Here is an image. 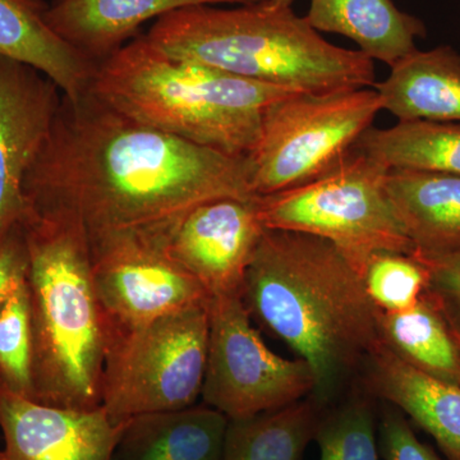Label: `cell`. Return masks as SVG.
I'll return each instance as SVG.
<instances>
[{
    "label": "cell",
    "mask_w": 460,
    "mask_h": 460,
    "mask_svg": "<svg viewBox=\"0 0 460 460\" xmlns=\"http://www.w3.org/2000/svg\"><path fill=\"white\" fill-rule=\"evenodd\" d=\"M380 438L385 460H443L417 438L407 417L393 405L381 417Z\"/></svg>",
    "instance_id": "cell-28"
},
{
    "label": "cell",
    "mask_w": 460,
    "mask_h": 460,
    "mask_svg": "<svg viewBox=\"0 0 460 460\" xmlns=\"http://www.w3.org/2000/svg\"><path fill=\"white\" fill-rule=\"evenodd\" d=\"M259 0H59L47 11V21L75 50L96 66L108 59L147 21L195 5L250 4Z\"/></svg>",
    "instance_id": "cell-15"
},
{
    "label": "cell",
    "mask_w": 460,
    "mask_h": 460,
    "mask_svg": "<svg viewBox=\"0 0 460 460\" xmlns=\"http://www.w3.org/2000/svg\"><path fill=\"white\" fill-rule=\"evenodd\" d=\"M256 198L205 202L190 211L169 238L168 255L211 298L242 295L248 266L266 229Z\"/></svg>",
    "instance_id": "cell-12"
},
{
    "label": "cell",
    "mask_w": 460,
    "mask_h": 460,
    "mask_svg": "<svg viewBox=\"0 0 460 460\" xmlns=\"http://www.w3.org/2000/svg\"><path fill=\"white\" fill-rule=\"evenodd\" d=\"M124 423L102 407H50L0 386V460H113Z\"/></svg>",
    "instance_id": "cell-13"
},
{
    "label": "cell",
    "mask_w": 460,
    "mask_h": 460,
    "mask_svg": "<svg viewBox=\"0 0 460 460\" xmlns=\"http://www.w3.org/2000/svg\"><path fill=\"white\" fill-rule=\"evenodd\" d=\"M374 396L359 385L321 414L314 440L320 460H380Z\"/></svg>",
    "instance_id": "cell-24"
},
{
    "label": "cell",
    "mask_w": 460,
    "mask_h": 460,
    "mask_svg": "<svg viewBox=\"0 0 460 460\" xmlns=\"http://www.w3.org/2000/svg\"><path fill=\"white\" fill-rule=\"evenodd\" d=\"M420 260L429 270L426 293L440 308L460 345V252Z\"/></svg>",
    "instance_id": "cell-27"
},
{
    "label": "cell",
    "mask_w": 460,
    "mask_h": 460,
    "mask_svg": "<svg viewBox=\"0 0 460 460\" xmlns=\"http://www.w3.org/2000/svg\"><path fill=\"white\" fill-rule=\"evenodd\" d=\"M62 99L59 87L40 71L0 57V241L25 217L23 183Z\"/></svg>",
    "instance_id": "cell-11"
},
{
    "label": "cell",
    "mask_w": 460,
    "mask_h": 460,
    "mask_svg": "<svg viewBox=\"0 0 460 460\" xmlns=\"http://www.w3.org/2000/svg\"><path fill=\"white\" fill-rule=\"evenodd\" d=\"M228 423L206 404L131 417L113 460H222Z\"/></svg>",
    "instance_id": "cell-19"
},
{
    "label": "cell",
    "mask_w": 460,
    "mask_h": 460,
    "mask_svg": "<svg viewBox=\"0 0 460 460\" xmlns=\"http://www.w3.org/2000/svg\"><path fill=\"white\" fill-rule=\"evenodd\" d=\"M27 289L33 332V401L102 407L109 323L93 279L89 237L71 211H26Z\"/></svg>",
    "instance_id": "cell-3"
},
{
    "label": "cell",
    "mask_w": 460,
    "mask_h": 460,
    "mask_svg": "<svg viewBox=\"0 0 460 460\" xmlns=\"http://www.w3.org/2000/svg\"><path fill=\"white\" fill-rule=\"evenodd\" d=\"M459 2H460V0H459Z\"/></svg>",
    "instance_id": "cell-32"
},
{
    "label": "cell",
    "mask_w": 460,
    "mask_h": 460,
    "mask_svg": "<svg viewBox=\"0 0 460 460\" xmlns=\"http://www.w3.org/2000/svg\"><path fill=\"white\" fill-rule=\"evenodd\" d=\"M357 385L428 432L449 460H460V386L429 376L383 343L363 363Z\"/></svg>",
    "instance_id": "cell-14"
},
{
    "label": "cell",
    "mask_w": 460,
    "mask_h": 460,
    "mask_svg": "<svg viewBox=\"0 0 460 460\" xmlns=\"http://www.w3.org/2000/svg\"><path fill=\"white\" fill-rule=\"evenodd\" d=\"M56 2H59V0H54V2H53V3H56Z\"/></svg>",
    "instance_id": "cell-31"
},
{
    "label": "cell",
    "mask_w": 460,
    "mask_h": 460,
    "mask_svg": "<svg viewBox=\"0 0 460 460\" xmlns=\"http://www.w3.org/2000/svg\"><path fill=\"white\" fill-rule=\"evenodd\" d=\"M380 111L372 87L293 93L271 102L247 156L253 195H271L320 177L353 150Z\"/></svg>",
    "instance_id": "cell-8"
},
{
    "label": "cell",
    "mask_w": 460,
    "mask_h": 460,
    "mask_svg": "<svg viewBox=\"0 0 460 460\" xmlns=\"http://www.w3.org/2000/svg\"><path fill=\"white\" fill-rule=\"evenodd\" d=\"M375 84L383 111L398 122L460 123V54L452 47L416 49Z\"/></svg>",
    "instance_id": "cell-18"
},
{
    "label": "cell",
    "mask_w": 460,
    "mask_h": 460,
    "mask_svg": "<svg viewBox=\"0 0 460 460\" xmlns=\"http://www.w3.org/2000/svg\"><path fill=\"white\" fill-rule=\"evenodd\" d=\"M90 91L138 122L241 157L256 146L265 109L302 93L172 57L146 35L99 63Z\"/></svg>",
    "instance_id": "cell-5"
},
{
    "label": "cell",
    "mask_w": 460,
    "mask_h": 460,
    "mask_svg": "<svg viewBox=\"0 0 460 460\" xmlns=\"http://www.w3.org/2000/svg\"><path fill=\"white\" fill-rule=\"evenodd\" d=\"M93 279L109 335L210 301L208 290L166 252L135 234L89 238Z\"/></svg>",
    "instance_id": "cell-10"
},
{
    "label": "cell",
    "mask_w": 460,
    "mask_h": 460,
    "mask_svg": "<svg viewBox=\"0 0 460 460\" xmlns=\"http://www.w3.org/2000/svg\"><path fill=\"white\" fill-rule=\"evenodd\" d=\"M325 408L307 396L279 410L229 420L222 460H301Z\"/></svg>",
    "instance_id": "cell-22"
},
{
    "label": "cell",
    "mask_w": 460,
    "mask_h": 460,
    "mask_svg": "<svg viewBox=\"0 0 460 460\" xmlns=\"http://www.w3.org/2000/svg\"><path fill=\"white\" fill-rule=\"evenodd\" d=\"M29 250L22 223L14 224L0 241V308L25 283Z\"/></svg>",
    "instance_id": "cell-29"
},
{
    "label": "cell",
    "mask_w": 460,
    "mask_h": 460,
    "mask_svg": "<svg viewBox=\"0 0 460 460\" xmlns=\"http://www.w3.org/2000/svg\"><path fill=\"white\" fill-rule=\"evenodd\" d=\"M42 0H0V57L38 69L66 98L90 90L96 66L49 26Z\"/></svg>",
    "instance_id": "cell-17"
},
{
    "label": "cell",
    "mask_w": 460,
    "mask_h": 460,
    "mask_svg": "<svg viewBox=\"0 0 460 460\" xmlns=\"http://www.w3.org/2000/svg\"><path fill=\"white\" fill-rule=\"evenodd\" d=\"M356 150L389 169H411L460 177V123L408 120L368 128Z\"/></svg>",
    "instance_id": "cell-23"
},
{
    "label": "cell",
    "mask_w": 460,
    "mask_h": 460,
    "mask_svg": "<svg viewBox=\"0 0 460 460\" xmlns=\"http://www.w3.org/2000/svg\"><path fill=\"white\" fill-rule=\"evenodd\" d=\"M314 389L308 363L269 349L241 296L211 298L204 404L229 420L248 419L302 401Z\"/></svg>",
    "instance_id": "cell-9"
},
{
    "label": "cell",
    "mask_w": 460,
    "mask_h": 460,
    "mask_svg": "<svg viewBox=\"0 0 460 460\" xmlns=\"http://www.w3.org/2000/svg\"><path fill=\"white\" fill-rule=\"evenodd\" d=\"M386 192L420 259L460 252V177L389 169Z\"/></svg>",
    "instance_id": "cell-16"
},
{
    "label": "cell",
    "mask_w": 460,
    "mask_h": 460,
    "mask_svg": "<svg viewBox=\"0 0 460 460\" xmlns=\"http://www.w3.org/2000/svg\"><path fill=\"white\" fill-rule=\"evenodd\" d=\"M366 292L378 311L395 313L419 302L428 289V265L414 255L378 252L362 274Z\"/></svg>",
    "instance_id": "cell-26"
},
{
    "label": "cell",
    "mask_w": 460,
    "mask_h": 460,
    "mask_svg": "<svg viewBox=\"0 0 460 460\" xmlns=\"http://www.w3.org/2000/svg\"><path fill=\"white\" fill-rule=\"evenodd\" d=\"M389 168L353 148L320 177L257 196L266 229L305 233L330 242L362 278L378 252L413 255L386 192Z\"/></svg>",
    "instance_id": "cell-6"
},
{
    "label": "cell",
    "mask_w": 460,
    "mask_h": 460,
    "mask_svg": "<svg viewBox=\"0 0 460 460\" xmlns=\"http://www.w3.org/2000/svg\"><path fill=\"white\" fill-rule=\"evenodd\" d=\"M242 301L251 319L313 371V398L338 402L381 341L378 310L358 272L325 239L265 229L248 266Z\"/></svg>",
    "instance_id": "cell-2"
},
{
    "label": "cell",
    "mask_w": 460,
    "mask_h": 460,
    "mask_svg": "<svg viewBox=\"0 0 460 460\" xmlns=\"http://www.w3.org/2000/svg\"><path fill=\"white\" fill-rule=\"evenodd\" d=\"M305 18L316 31L343 35L389 66L416 50V39L426 33L422 21L393 0H311Z\"/></svg>",
    "instance_id": "cell-20"
},
{
    "label": "cell",
    "mask_w": 460,
    "mask_h": 460,
    "mask_svg": "<svg viewBox=\"0 0 460 460\" xmlns=\"http://www.w3.org/2000/svg\"><path fill=\"white\" fill-rule=\"evenodd\" d=\"M0 386L33 401V332L26 281L0 308Z\"/></svg>",
    "instance_id": "cell-25"
},
{
    "label": "cell",
    "mask_w": 460,
    "mask_h": 460,
    "mask_svg": "<svg viewBox=\"0 0 460 460\" xmlns=\"http://www.w3.org/2000/svg\"><path fill=\"white\" fill-rule=\"evenodd\" d=\"M270 2L274 3V4L281 5V7H292L296 0H270Z\"/></svg>",
    "instance_id": "cell-30"
},
{
    "label": "cell",
    "mask_w": 460,
    "mask_h": 460,
    "mask_svg": "<svg viewBox=\"0 0 460 460\" xmlns=\"http://www.w3.org/2000/svg\"><path fill=\"white\" fill-rule=\"evenodd\" d=\"M148 40L172 57L302 93L374 87V60L337 47L292 7L270 0L237 8L195 5L157 18Z\"/></svg>",
    "instance_id": "cell-4"
},
{
    "label": "cell",
    "mask_w": 460,
    "mask_h": 460,
    "mask_svg": "<svg viewBox=\"0 0 460 460\" xmlns=\"http://www.w3.org/2000/svg\"><path fill=\"white\" fill-rule=\"evenodd\" d=\"M23 195L27 210L71 211L89 238L135 234L166 244L198 206L256 198L247 157L159 131L90 90L63 95Z\"/></svg>",
    "instance_id": "cell-1"
},
{
    "label": "cell",
    "mask_w": 460,
    "mask_h": 460,
    "mask_svg": "<svg viewBox=\"0 0 460 460\" xmlns=\"http://www.w3.org/2000/svg\"><path fill=\"white\" fill-rule=\"evenodd\" d=\"M378 330L383 343L411 367L460 386V345L428 293L405 310L378 311Z\"/></svg>",
    "instance_id": "cell-21"
},
{
    "label": "cell",
    "mask_w": 460,
    "mask_h": 460,
    "mask_svg": "<svg viewBox=\"0 0 460 460\" xmlns=\"http://www.w3.org/2000/svg\"><path fill=\"white\" fill-rule=\"evenodd\" d=\"M210 301L111 332L100 394L114 422L195 405L208 362Z\"/></svg>",
    "instance_id": "cell-7"
}]
</instances>
